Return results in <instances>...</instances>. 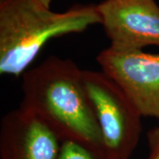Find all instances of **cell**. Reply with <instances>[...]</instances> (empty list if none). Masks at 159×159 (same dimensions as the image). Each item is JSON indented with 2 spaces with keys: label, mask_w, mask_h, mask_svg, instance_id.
I'll use <instances>...</instances> for the list:
<instances>
[{
  "label": "cell",
  "mask_w": 159,
  "mask_h": 159,
  "mask_svg": "<svg viewBox=\"0 0 159 159\" xmlns=\"http://www.w3.org/2000/svg\"><path fill=\"white\" fill-rule=\"evenodd\" d=\"M20 108L33 114L62 141L103 147L82 70L71 59L47 57L22 74Z\"/></svg>",
  "instance_id": "6da1fadb"
},
{
  "label": "cell",
  "mask_w": 159,
  "mask_h": 159,
  "mask_svg": "<svg viewBox=\"0 0 159 159\" xmlns=\"http://www.w3.org/2000/svg\"><path fill=\"white\" fill-rule=\"evenodd\" d=\"M147 138L149 148L148 159H159V126L148 131Z\"/></svg>",
  "instance_id": "ba28073f"
},
{
  "label": "cell",
  "mask_w": 159,
  "mask_h": 159,
  "mask_svg": "<svg viewBox=\"0 0 159 159\" xmlns=\"http://www.w3.org/2000/svg\"><path fill=\"white\" fill-rule=\"evenodd\" d=\"M104 74L121 88L142 117L159 121V54L109 46L97 57Z\"/></svg>",
  "instance_id": "277c9868"
},
{
  "label": "cell",
  "mask_w": 159,
  "mask_h": 159,
  "mask_svg": "<svg viewBox=\"0 0 159 159\" xmlns=\"http://www.w3.org/2000/svg\"><path fill=\"white\" fill-rule=\"evenodd\" d=\"M95 24H101L97 6L56 12L42 0H0V74H23L48 41Z\"/></svg>",
  "instance_id": "7a4b0ae2"
},
{
  "label": "cell",
  "mask_w": 159,
  "mask_h": 159,
  "mask_svg": "<svg viewBox=\"0 0 159 159\" xmlns=\"http://www.w3.org/2000/svg\"><path fill=\"white\" fill-rule=\"evenodd\" d=\"M83 82L102 138L116 159H129L142 134V115L113 80L102 71L82 70Z\"/></svg>",
  "instance_id": "3957f363"
},
{
  "label": "cell",
  "mask_w": 159,
  "mask_h": 159,
  "mask_svg": "<svg viewBox=\"0 0 159 159\" xmlns=\"http://www.w3.org/2000/svg\"><path fill=\"white\" fill-rule=\"evenodd\" d=\"M42 2H43V4H44L46 6L50 7L51 2H52V0H42Z\"/></svg>",
  "instance_id": "9c48e42d"
},
{
  "label": "cell",
  "mask_w": 159,
  "mask_h": 159,
  "mask_svg": "<svg viewBox=\"0 0 159 159\" xmlns=\"http://www.w3.org/2000/svg\"><path fill=\"white\" fill-rule=\"evenodd\" d=\"M97 9L111 47L159 46V6L155 0H102Z\"/></svg>",
  "instance_id": "5b68a950"
},
{
  "label": "cell",
  "mask_w": 159,
  "mask_h": 159,
  "mask_svg": "<svg viewBox=\"0 0 159 159\" xmlns=\"http://www.w3.org/2000/svg\"><path fill=\"white\" fill-rule=\"evenodd\" d=\"M59 137L33 114L20 108L2 118L0 159H57Z\"/></svg>",
  "instance_id": "8992f818"
},
{
  "label": "cell",
  "mask_w": 159,
  "mask_h": 159,
  "mask_svg": "<svg viewBox=\"0 0 159 159\" xmlns=\"http://www.w3.org/2000/svg\"><path fill=\"white\" fill-rule=\"evenodd\" d=\"M57 159H116L107 153L103 147L72 140L61 142Z\"/></svg>",
  "instance_id": "52a82bcc"
}]
</instances>
